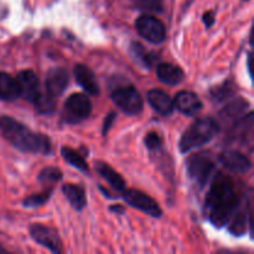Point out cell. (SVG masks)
<instances>
[{
	"label": "cell",
	"instance_id": "6da1fadb",
	"mask_svg": "<svg viewBox=\"0 0 254 254\" xmlns=\"http://www.w3.org/2000/svg\"><path fill=\"white\" fill-rule=\"evenodd\" d=\"M237 207L238 198L232 179L218 174L206 196L205 211L207 218L216 227H223L230 222Z\"/></svg>",
	"mask_w": 254,
	"mask_h": 254
},
{
	"label": "cell",
	"instance_id": "7a4b0ae2",
	"mask_svg": "<svg viewBox=\"0 0 254 254\" xmlns=\"http://www.w3.org/2000/svg\"><path fill=\"white\" fill-rule=\"evenodd\" d=\"M0 131L2 136L20 151L42 155H47L51 151V141L49 136L34 133L11 117H0Z\"/></svg>",
	"mask_w": 254,
	"mask_h": 254
},
{
	"label": "cell",
	"instance_id": "3957f363",
	"mask_svg": "<svg viewBox=\"0 0 254 254\" xmlns=\"http://www.w3.org/2000/svg\"><path fill=\"white\" fill-rule=\"evenodd\" d=\"M220 127L217 122L211 117H205L193 122L185 133L183 134L179 143V149L183 154L189 153L196 148L210 143L217 135Z\"/></svg>",
	"mask_w": 254,
	"mask_h": 254
},
{
	"label": "cell",
	"instance_id": "277c9868",
	"mask_svg": "<svg viewBox=\"0 0 254 254\" xmlns=\"http://www.w3.org/2000/svg\"><path fill=\"white\" fill-rule=\"evenodd\" d=\"M92 113V103L86 94L74 93L64 102L62 118L66 123L77 124L88 118Z\"/></svg>",
	"mask_w": 254,
	"mask_h": 254
},
{
	"label": "cell",
	"instance_id": "5b68a950",
	"mask_svg": "<svg viewBox=\"0 0 254 254\" xmlns=\"http://www.w3.org/2000/svg\"><path fill=\"white\" fill-rule=\"evenodd\" d=\"M215 163L207 154H196L188 161V173L193 183L203 188L212 178Z\"/></svg>",
	"mask_w": 254,
	"mask_h": 254
},
{
	"label": "cell",
	"instance_id": "8992f818",
	"mask_svg": "<svg viewBox=\"0 0 254 254\" xmlns=\"http://www.w3.org/2000/svg\"><path fill=\"white\" fill-rule=\"evenodd\" d=\"M112 101L129 116H138L144 108L140 93L133 87H122L112 93Z\"/></svg>",
	"mask_w": 254,
	"mask_h": 254
},
{
	"label": "cell",
	"instance_id": "52a82bcc",
	"mask_svg": "<svg viewBox=\"0 0 254 254\" xmlns=\"http://www.w3.org/2000/svg\"><path fill=\"white\" fill-rule=\"evenodd\" d=\"M139 34L151 44H160L165 40L166 30L163 22L150 15H143L135 22Z\"/></svg>",
	"mask_w": 254,
	"mask_h": 254
},
{
	"label": "cell",
	"instance_id": "ba28073f",
	"mask_svg": "<svg viewBox=\"0 0 254 254\" xmlns=\"http://www.w3.org/2000/svg\"><path fill=\"white\" fill-rule=\"evenodd\" d=\"M123 198L129 206L138 208L139 211L146 213V215H149L150 217L158 218L161 216V208L159 207V205L155 202V200H153L150 196L141 192V191L134 190V189L124 190Z\"/></svg>",
	"mask_w": 254,
	"mask_h": 254
},
{
	"label": "cell",
	"instance_id": "9c48e42d",
	"mask_svg": "<svg viewBox=\"0 0 254 254\" xmlns=\"http://www.w3.org/2000/svg\"><path fill=\"white\" fill-rule=\"evenodd\" d=\"M16 81L19 83L20 92H21L20 97H24L25 99H27L31 103H34L39 98L40 94L42 93L39 78L31 69H25V71L19 72Z\"/></svg>",
	"mask_w": 254,
	"mask_h": 254
},
{
	"label": "cell",
	"instance_id": "30bf717a",
	"mask_svg": "<svg viewBox=\"0 0 254 254\" xmlns=\"http://www.w3.org/2000/svg\"><path fill=\"white\" fill-rule=\"evenodd\" d=\"M30 235H31L32 240L46 247L52 253H59L61 251L60 238L56 231H54L52 228L37 223V225H32L30 227Z\"/></svg>",
	"mask_w": 254,
	"mask_h": 254
},
{
	"label": "cell",
	"instance_id": "8fae6325",
	"mask_svg": "<svg viewBox=\"0 0 254 254\" xmlns=\"http://www.w3.org/2000/svg\"><path fill=\"white\" fill-rule=\"evenodd\" d=\"M220 161L228 171L233 174H246L252 168L250 159L236 150L223 151L220 156Z\"/></svg>",
	"mask_w": 254,
	"mask_h": 254
},
{
	"label": "cell",
	"instance_id": "7c38bea8",
	"mask_svg": "<svg viewBox=\"0 0 254 254\" xmlns=\"http://www.w3.org/2000/svg\"><path fill=\"white\" fill-rule=\"evenodd\" d=\"M68 84V73L66 69L60 68H52L47 72L46 79H45V87H46V92L51 97H60L62 96L67 88Z\"/></svg>",
	"mask_w": 254,
	"mask_h": 254
},
{
	"label": "cell",
	"instance_id": "4fadbf2b",
	"mask_svg": "<svg viewBox=\"0 0 254 254\" xmlns=\"http://www.w3.org/2000/svg\"><path fill=\"white\" fill-rule=\"evenodd\" d=\"M174 108L185 116L193 117L202 111V102L192 92L181 91L176 94L174 101Z\"/></svg>",
	"mask_w": 254,
	"mask_h": 254
},
{
	"label": "cell",
	"instance_id": "5bb4252c",
	"mask_svg": "<svg viewBox=\"0 0 254 254\" xmlns=\"http://www.w3.org/2000/svg\"><path fill=\"white\" fill-rule=\"evenodd\" d=\"M74 78L76 82L86 91V93L91 96H98L99 94V86L96 81L93 71L86 64H76L73 69Z\"/></svg>",
	"mask_w": 254,
	"mask_h": 254
},
{
	"label": "cell",
	"instance_id": "9a60e30c",
	"mask_svg": "<svg viewBox=\"0 0 254 254\" xmlns=\"http://www.w3.org/2000/svg\"><path fill=\"white\" fill-rule=\"evenodd\" d=\"M148 102L153 109L161 116H170L174 112V101L161 89H151L148 92Z\"/></svg>",
	"mask_w": 254,
	"mask_h": 254
},
{
	"label": "cell",
	"instance_id": "2e32d148",
	"mask_svg": "<svg viewBox=\"0 0 254 254\" xmlns=\"http://www.w3.org/2000/svg\"><path fill=\"white\" fill-rule=\"evenodd\" d=\"M158 78L169 86H176L184 79V72L180 67L171 64H160L156 67Z\"/></svg>",
	"mask_w": 254,
	"mask_h": 254
},
{
	"label": "cell",
	"instance_id": "e0dca14e",
	"mask_svg": "<svg viewBox=\"0 0 254 254\" xmlns=\"http://www.w3.org/2000/svg\"><path fill=\"white\" fill-rule=\"evenodd\" d=\"M21 96L19 83L16 78H12L10 74L0 72V99L11 102Z\"/></svg>",
	"mask_w": 254,
	"mask_h": 254
},
{
	"label": "cell",
	"instance_id": "ac0fdd59",
	"mask_svg": "<svg viewBox=\"0 0 254 254\" xmlns=\"http://www.w3.org/2000/svg\"><path fill=\"white\" fill-rule=\"evenodd\" d=\"M64 196L68 200V202L71 203L72 207L76 211H82L86 207V193L84 190L78 185H73V184H67L62 188Z\"/></svg>",
	"mask_w": 254,
	"mask_h": 254
},
{
	"label": "cell",
	"instance_id": "d6986e66",
	"mask_svg": "<svg viewBox=\"0 0 254 254\" xmlns=\"http://www.w3.org/2000/svg\"><path fill=\"white\" fill-rule=\"evenodd\" d=\"M97 171H98L99 175L117 191H122L123 192L126 190V181L124 179L117 173L114 169H112L108 164L104 163H98L96 166Z\"/></svg>",
	"mask_w": 254,
	"mask_h": 254
},
{
	"label": "cell",
	"instance_id": "ffe728a7",
	"mask_svg": "<svg viewBox=\"0 0 254 254\" xmlns=\"http://www.w3.org/2000/svg\"><path fill=\"white\" fill-rule=\"evenodd\" d=\"M61 155L69 165H72L73 168L78 169V170L83 171V173H88V165H87L86 160L83 159V156L81 154L77 153L76 150L71 148H67V146H64L61 149Z\"/></svg>",
	"mask_w": 254,
	"mask_h": 254
},
{
	"label": "cell",
	"instance_id": "44dd1931",
	"mask_svg": "<svg viewBox=\"0 0 254 254\" xmlns=\"http://www.w3.org/2000/svg\"><path fill=\"white\" fill-rule=\"evenodd\" d=\"M248 106H250V103L246 99H237V101L230 103L223 109L222 118L236 119L241 116H245L246 111L248 109Z\"/></svg>",
	"mask_w": 254,
	"mask_h": 254
},
{
	"label": "cell",
	"instance_id": "7402d4cb",
	"mask_svg": "<svg viewBox=\"0 0 254 254\" xmlns=\"http://www.w3.org/2000/svg\"><path fill=\"white\" fill-rule=\"evenodd\" d=\"M34 104L36 111L41 114H51L55 111L54 97L50 96L47 92H45V93L42 92L39 98L34 102Z\"/></svg>",
	"mask_w": 254,
	"mask_h": 254
},
{
	"label": "cell",
	"instance_id": "603a6c76",
	"mask_svg": "<svg viewBox=\"0 0 254 254\" xmlns=\"http://www.w3.org/2000/svg\"><path fill=\"white\" fill-rule=\"evenodd\" d=\"M131 54H133V56L135 57L136 61H140L141 64H145L146 67L150 66L151 60H153V55L148 54V51H146L140 44L131 45Z\"/></svg>",
	"mask_w": 254,
	"mask_h": 254
},
{
	"label": "cell",
	"instance_id": "cb8c5ba5",
	"mask_svg": "<svg viewBox=\"0 0 254 254\" xmlns=\"http://www.w3.org/2000/svg\"><path fill=\"white\" fill-rule=\"evenodd\" d=\"M61 179L62 173L57 168H54V166L45 168L39 175V180L44 181V183H57Z\"/></svg>",
	"mask_w": 254,
	"mask_h": 254
},
{
	"label": "cell",
	"instance_id": "d4e9b609",
	"mask_svg": "<svg viewBox=\"0 0 254 254\" xmlns=\"http://www.w3.org/2000/svg\"><path fill=\"white\" fill-rule=\"evenodd\" d=\"M51 193H52V190L50 189V190L44 191V192L39 193V195L30 196V197L25 198L24 200V206L25 207H36V206L44 205V203L50 198Z\"/></svg>",
	"mask_w": 254,
	"mask_h": 254
},
{
	"label": "cell",
	"instance_id": "484cf974",
	"mask_svg": "<svg viewBox=\"0 0 254 254\" xmlns=\"http://www.w3.org/2000/svg\"><path fill=\"white\" fill-rule=\"evenodd\" d=\"M139 7L149 12H160L163 10L160 0H140Z\"/></svg>",
	"mask_w": 254,
	"mask_h": 254
},
{
	"label": "cell",
	"instance_id": "4316f807",
	"mask_svg": "<svg viewBox=\"0 0 254 254\" xmlns=\"http://www.w3.org/2000/svg\"><path fill=\"white\" fill-rule=\"evenodd\" d=\"M145 145L149 150H156L161 146V138L156 133L151 131L145 136Z\"/></svg>",
	"mask_w": 254,
	"mask_h": 254
},
{
	"label": "cell",
	"instance_id": "83f0119b",
	"mask_svg": "<svg viewBox=\"0 0 254 254\" xmlns=\"http://www.w3.org/2000/svg\"><path fill=\"white\" fill-rule=\"evenodd\" d=\"M114 119H116V114L114 113H109V116L107 117L106 121H104V126H103V135H106L107 133H108L109 128H111L112 123L114 122Z\"/></svg>",
	"mask_w": 254,
	"mask_h": 254
},
{
	"label": "cell",
	"instance_id": "f1b7e54d",
	"mask_svg": "<svg viewBox=\"0 0 254 254\" xmlns=\"http://www.w3.org/2000/svg\"><path fill=\"white\" fill-rule=\"evenodd\" d=\"M213 21H215V17H213L212 11H207L206 14H203V22H205L206 26L210 27L213 24Z\"/></svg>",
	"mask_w": 254,
	"mask_h": 254
},
{
	"label": "cell",
	"instance_id": "f546056e",
	"mask_svg": "<svg viewBox=\"0 0 254 254\" xmlns=\"http://www.w3.org/2000/svg\"><path fill=\"white\" fill-rule=\"evenodd\" d=\"M2 252H5V251H4V248H1V247H0V253H2Z\"/></svg>",
	"mask_w": 254,
	"mask_h": 254
}]
</instances>
